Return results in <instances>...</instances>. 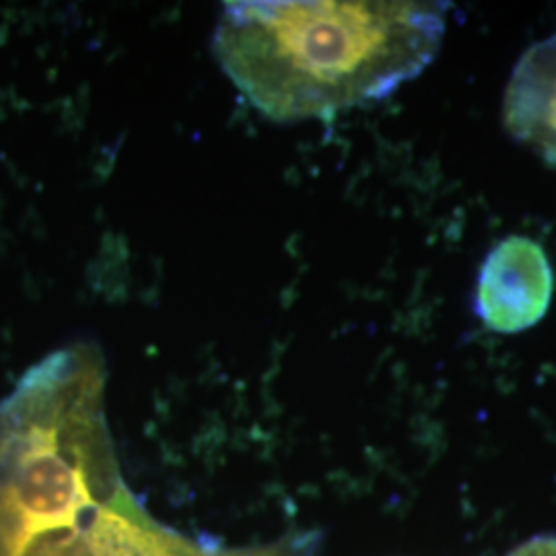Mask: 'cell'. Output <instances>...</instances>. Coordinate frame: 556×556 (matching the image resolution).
<instances>
[{"mask_svg": "<svg viewBox=\"0 0 556 556\" xmlns=\"http://www.w3.org/2000/svg\"><path fill=\"white\" fill-rule=\"evenodd\" d=\"M445 17L441 2H227L213 52L266 118H332L418 77Z\"/></svg>", "mask_w": 556, "mask_h": 556, "instance_id": "obj_1", "label": "cell"}, {"mask_svg": "<svg viewBox=\"0 0 556 556\" xmlns=\"http://www.w3.org/2000/svg\"><path fill=\"white\" fill-rule=\"evenodd\" d=\"M0 556H192L142 509L119 472H0Z\"/></svg>", "mask_w": 556, "mask_h": 556, "instance_id": "obj_2", "label": "cell"}, {"mask_svg": "<svg viewBox=\"0 0 556 556\" xmlns=\"http://www.w3.org/2000/svg\"><path fill=\"white\" fill-rule=\"evenodd\" d=\"M555 273L544 248L526 236L501 239L480 266L477 314L497 334H519L546 316Z\"/></svg>", "mask_w": 556, "mask_h": 556, "instance_id": "obj_3", "label": "cell"}, {"mask_svg": "<svg viewBox=\"0 0 556 556\" xmlns=\"http://www.w3.org/2000/svg\"><path fill=\"white\" fill-rule=\"evenodd\" d=\"M507 132L556 169V34L534 43L505 89Z\"/></svg>", "mask_w": 556, "mask_h": 556, "instance_id": "obj_4", "label": "cell"}, {"mask_svg": "<svg viewBox=\"0 0 556 556\" xmlns=\"http://www.w3.org/2000/svg\"><path fill=\"white\" fill-rule=\"evenodd\" d=\"M509 556H556V536H534L519 544Z\"/></svg>", "mask_w": 556, "mask_h": 556, "instance_id": "obj_5", "label": "cell"}]
</instances>
